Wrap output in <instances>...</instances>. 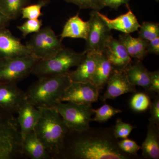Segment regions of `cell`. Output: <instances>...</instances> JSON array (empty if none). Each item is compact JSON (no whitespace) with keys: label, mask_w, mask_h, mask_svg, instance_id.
Masks as SVG:
<instances>
[{"label":"cell","mask_w":159,"mask_h":159,"mask_svg":"<svg viewBox=\"0 0 159 159\" xmlns=\"http://www.w3.org/2000/svg\"><path fill=\"white\" fill-rule=\"evenodd\" d=\"M26 93L20 89L16 83H0V107L12 114H17L27 102Z\"/></svg>","instance_id":"obj_11"},{"label":"cell","mask_w":159,"mask_h":159,"mask_svg":"<svg viewBox=\"0 0 159 159\" xmlns=\"http://www.w3.org/2000/svg\"><path fill=\"white\" fill-rule=\"evenodd\" d=\"M26 45L38 60L49 58L64 48L61 40L50 27L34 33Z\"/></svg>","instance_id":"obj_7"},{"label":"cell","mask_w":159,"mask_h":159,"mask_svg":"<svg viewBox=\"0 0 159 159\" xmlns=\"http://www.w3.org/2000/svg\"><path fill=\"white\" fill-rule=\"evenodd\" d=\"M130 0H102V7H109L111 9H117L122 5L128 4Z\"/></svg>","instance_id":"obj_35"},{"label":"cell","mask_w":159,"mask_h":159,"mask_svg":"<svg viewBox=\"0 0 159 159\" xmlns=\"http://www.w3.org/2000/svg\"><path fill=\"white\" fill-rule=\"evenodd\" d=\"M30 0H0V11L9 20L16 19Z\"/></svg>","instance_id":"obj_24"},{"label":"cell","mask_w":159,"mask_h":159,"mask_svg":"<svg viewBox=\"0 0 159 159\" xmlns=\"http://www.w3.org/2000/svg\"><path fill=\"white\" fill-rule=\"evenodd\" d=\"M150 86L148 91L159 93V70L150 72Z\"/></svg>","instance_id":"obj_34"},{"label":"cell","mask_w":159,"mask_h":159,"mask_svg":"<svg viewBox=\"0 0 159 159\" xmlns=\"http://www.w3.org/2000/svg\"><path fill=\"white\" fill-rule=\"evenodd\" d=\"M141 148L143 157L146 159L159 158V130L158 125L149 124L145 141Z\"/></svg>","instance_id":"obj_21"},{"label":"cell","mask_w":159,"mask_h":159,"mask_svg":"<svg viewBox=\"0 0 159 159\" xmlns=\"http://www.w3.org/2000/svg\"><path fill=\"white\" fill-rule=\"evenodd\" d=\"M97 11L93 10L90 13L89 31L86 40V51L103 53L106 45L113 37L111 30L99 16Z\"/></svg>","instance_id":"obj_9"},{"label":"cell","mask_w":159,"mask_h":159,"mask_svg":"<svg viewBox=\"0 0 159 159\" xmlns=\"http://www.w3.org/2000/svg\"><path fill=\"white\" fill-rule=\"evenodd\" d=\"M40 116L34 130L52 158L63 153L68 129L54 108L39 109Z\"/></svg>","instance_id":"obj_2"},{"label":"cell","mask_w":159,"mask_h":159,"mask_svg":"<svg viewBox=\"0 0 159 159\" xmlns=\"http://www.w3.org/2000/svg\"><path fill=\"white\" fill-rule=\"evenodd\" d=\"M17 122L19 125L22 139L34 130L40 116L38 109L27 101L21 107L17 113Z\"/></svg>","instance_id":"obj_17"},{"label":"cell","mask_w":159,"mask_h":159,"mask_svg":"<svg viewBox=\"0 0 159 159\" xmlns=\"http://www.w3.org/2000/svg\"><path fill=\"white\" fill-rule=\"evenodd\" d=\"M42 25V20H27L20 25L18 26L17 28L21 32L23 37H26L31 33L38 32Z\"/></svg>","instance_id":"obj_29"},{"label":"cell","mask_w":159,"mask_h":159,"mask_svg":"<svg viewBox=\"0 0 159 159\" xmlns=\"http://www.w3.org/2000/svg\"><path fill=\"white\" fill-rule=\"evenodd\" d=\"M119 40L125 47L129 56L142 61L148 54L147 47L148 42L140 38L133 37L129 34L119 35Z\"/></svg>","instance_id":"obj_22"},{"label":"cell","mask_w":159,"mask_h":159,"mask_svg":"<svg viewBox=\"0 0 159 159\" xmlns=\"http://www.w3.org/2000/svg\"><path fill=\"white\" fill-rule=\"evenodd\" d=\"M150 98L144 93H137L133 96L130 100L131 108L136 112H143L146 111L150 106Z\"/></svg>","instance_id":"obj_28"},{"label":"cell","mask_w":159,"mask_h":159,"mask_svg":"<svg viewBox=\"0 0 159 159\" xmlns=\"http://www.w3.org/2000/svg\"><path fill=\"white\" fill-rule=\"evenodd\" d=\"M89 22L84 21L80 18L79 13L75 15L68 20L65 24L61 34V39L66 38L87 39L89 31Z\"/></svg>","instance_id":"obj_18"},{"label":"cell","mask_w":159,"mask_h":159,"mask_svg":"<svg viewBox=\"0 0 159 159\" xmlns=\"http://www.w3.org/2000/svg\"><path fill=\"white\" fill-rule=\"evenodd\" d=\"M58 112L69 132L80 133L90 128L94 115L92 104L83 105L74 102H60L54 107Z\"/></svg>","instance_id":"obj_6"},{"label":"cell","mask_w":159,"mask_h":159,"mask_svg":"<svg viewBox=\"0 0 159 159\" xmlns=\"http://www.w3.org/2000/svg\"><path fill=\"white\" fill-rule=\"evenodd\" d=\"M49 2V0H41L36 4L27 5L22 9L21 12L22 17L26 20L39 19L43 15L41 12L42 9Z\"/></svg>","instance_id":"obj_25"},{"label":"cell","mask_w":159,"mask_h":159,"mask_svg":"<svg viewBox=\"0 0 159 159\" xmlns=\"http://www.w3.org/2000/svg\"><path fill=\"white\" fill-rule=\"evenodd\" d=\"M23 154L31 159L52 158L45 147L38 138L34 129L27 134L23 141Z\"/></svg>","instance_id":"obj_19"},{"label":"cell","mask_w":159,"mask_h":159,"mask_svg":"<svg viewBox=\"0 0 159 159\" xmlns=\"http://www.w3.org/2000/svg\"><path fill=\"white\" fill-rule=\"evenodd\" d=\"M10 20L0 11V30L6 28Z\"/></svg>","instance_id":"obj_37"},{"label":"cell","mask_w":159,"mask_h":159,"mask_svg":"<svg viewBox=\"0 0 159 159\" xmlns=\"http://www.w3.org/2000/svg\"><path fill=\"white\" fill-rule=\"evenodd\" d=\"M135 128H136V126L123 122L121 119H117L114 128L113 129V133L114 136L117 139H126L132 131Z\"/></svg>","instance_id":"obj_30"},{"label":"cell","mask_w":159,"mask_h":159,"mask_svg":"<svg viewBox=\"0 0 159 159\" xmlns=\"http://www.w3.org/2000/svg\"><path fill=\"white\" fill-rule=\"evenodd\" d=\"M32 54L26 45L6 28L0 30V59Z\"/></svg>","instance_id":"obj_13"},{"label":"cell","mask_w":159,"mask_h":159,"mask_svg":"<svg viewBox=\"0 0 159 159\" xmlns=\"http://www.w3.org/2000/svg\"><path fill=\"white\" fill-rule=\"evenodd\" d=\"M151 117L149 124L159 125V99L157 98L150 104Z\"/></svg>","instance_id":"obj_33"},{"label":"cell","mask_w":159,"mask_h":159,"mask_svg":"<svg viewBox=\"0 0 159 159\" xmlns=\"http://www.w3.org/2000/svg\"><path fill=\"white\" fill-rule=\"evenodd\" d=\"M85 54V51L78 53L64 47L53 56L39 60L31 73L39 78L69 74L71 68L78 66Z\"/></svg>","instance_id":"obj_5"},{"label":"cell","mask_w":159,"mask_h":159,"mask_svg":"<svg viewBox=\"0 0 159 159\" xmlns=\"http://www.w3.org/2000/svg\"><path fill=\"white\" fill-rule=\"evenodd\" d=\"M129 81L133 85L142 87L145 90H149L150 86V71L141 62L138 61L130 65L125 70Z\"/></svg>","instance_id":"obj_20"},{"label":"cell","mask_w":159,"mask_h":159,"mask_svg":"<svg viewBox=\"0 0 159 159\" xmlns=\"http://www.w3.org/2000/svg\"><path fill=\"white\" fill-rule=\"evenodd\" d=\"M118 144L121 150L134 156L136 157L138 151L141 149V146L136 142L127 138L118 141Z\"/></svg>","instance_id":"obj_32"},{"label":"cell","mask_w":159,"mask_h":159,"mask_svg":"<svg viewBox=\"0 0 159 159\" xmlns=\"http://www.w3.org/2000/svg\"><path fill=\"white\" fill-rule=\"evenodd\" d=\"M71 82L69 74L39 77L26 92L27 101L38 109L54 108Z\"/></svg>","instance_id":"obj_3"},{"label":"cell","mask_w":159,"mask_h":159,"mask_svg":"<svg viewBox=\"0 0 159 159\" xmlns=\"http://www.w3.org/2000/svg\"><path fill=\"white\" fill-rule=\"evenodd\" d=\"M71 143L69 157L75 159H129L137 157L120 149L111 129H92L78 133Z\"/></svg>","instance_id":"obj_1"},{"label":"cell","mask_w":159,"mask_h":159,"mask_svg":"<svg viewBox=\"0 0 159 159\" xmlns=\"http://www.w3.org/2000/svg\"><path fill=\"white\" fill-rule=\"evenodd\" d=\"M139 37L150 41L159 37L158 23L152 22H143L139 29Z\"/></svg>","instance_id":"obj_26"},{"label":"cell","mask_w":159,"mask_h":159,"mask_svg":"<svg viewBox=\"0 0 159 159\" xmlns=\"http://www.w3.org/2000/svg\"><path fill=\"white\" fill-rule=\"evenodd\" d=\"M23 140L17 119L0 107V159L23 156Z\"/></svg>","instance_id":"obj_4"},{"label":"cell","mask_w":159,"mask_h":159,"mask_svg":"<svg viewBox=\"0 0 159 159\" xmlns=\"http://www.w3.org/2000/svg\"><path fill=\"white\" fill-rule=\"evenodd\" d=\"M103 52L114 69L125 70L131 64V57L119 39L111 38Z\"/></svg>","instance_id":"obj_14"},{"label":"cell","mask_w":159,"mask_h":159,"mask_svg":"<svg viewBox=\"0 0 159 159\" xmlns=\"http://www.w3.org/2000/svg\"><path fill=\"white\" fill-rule=\"evenodd\" d=\"M68 3H72L78 6L80 9H91L99 11L103 9L102 0H63Z\"/></svg>","instance_id":"obj_31"},{"label":"cell","mask_w":159,"mask_h":159,"mask_svg":"<svg viewBox=\"0 0 159 159\" xmlns=\"http://www.w3.org/2000/svg\"><path fill=\"white\" fill-rule=\"evenodd\" d=\"M113 70L105 53H97V65L91 82L101 89L107 84Z\"/></svg>","instance_id":"obj_23"},{"label":"cell","mask_w":159,"mask_h":159,"mask_svg":"<svg viewBox=\"0 0 159 159\" xmlns=\"http://www.w3.org/2000/svg\"><path fill=\"white\" fill-rule=\"evenodd\" d=\"M100 90L90 82L72 81L65 91L61 102H72L83 105L92 104L98 100Z\"/></svg>","instance_id":"obj_10"},{"label":"cell","mask_w":159,"mask_h":159,"mask_svg":"<svg viewBox=\"0 0 159 159\" xmlns=\"http://www.w3.org/2000/svg\"><path fill=\"white\" fill-rule=\"evenodd\" d=\"M93 111L95 116L92 119V121L103 122H106L116 114L122 112V111L105 103L97 109H93Z\"/></svg>","instance_id":"obj_27"},{"label":"cell","mask_w":159,"mask_h":159,"mask_svg":"<svg viewBox=\"0 0 159 159\" xmlns=\"http://www.w3.org/2000/svg\"><path fill=\"white\" fill-rule=\"evenodd\" d=\"M147 51L148 53L159 55V37L148 42Z\"/></svg>","instance_id":"obj_36"},{"label":"cell","mask_w":159,"mask_h":159,"mask_svg":"<svg viewBox=\"0 0 159 159\" xmlns=\"http://www.w3.org/2000/svg\"><path fill=\"white\" fill-rule=\"evenodd\" d=\"M106 90L101 99L104 102L108 99H113L129 93H136L134 85L129 81L125 70L114 69L107 80Z\"/></svg>","instance_id":"obj_12"},{"label":"cell","mask_w":159,"mask_h":159,"mask_svg":"<svg viewBox=\"0 0 159 159\" xmlns=\"http://www.w3.org/2000/svg\"><path fill=\"white\" fill-rule=\"evenodd\" d=\"M38 61L32 54L0 59V83H16L31 73Z\"/></svg>","instance_id":"obj_8"},{"label":"cell","mask_w":159,"mask_h":159,"mask_svg":"<svg viewBox=\"0 0 159 159\" xmlns=\"http://www.w3.org/2000/svg\"><path fill=\"white\" fill-rule=\"evenodd\" d=\"M97 54L96 52L86 51L85 57L77 66L76 70L69 73L71 81L91 82L97 65Z\"/></svg>","instance_id":"obj_16"},{"label":"cell","mask_w":159,"mask_h":159,"mask_svg":"<svg viewBox=\"0 0 159 159\" xmlns=\"http://www.w3.org/2000/svg\"><path fill=\"white\" fill-rule=\"evenodd\" d=\"M126 6L128 11L113 19H111L99 11H97V14L111 30H117L124 34H130L139 31L141 25L139 24L136 16L130 9L128 4H126Z\"/></svg>","instance_id":"obj_15"}]
</instances>
